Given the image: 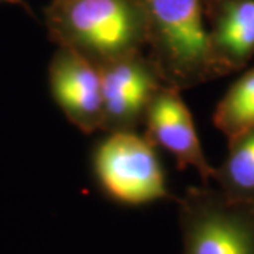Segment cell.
<instances>
[{"label":"cell","instance_id":"cell-7","mask_svg":"<svg viewBox=\"0 0 254 254\" xmlns=\"http://www.w3.org/2000/svg\"><path fill=\"white\" fill-rule=\"evenodd\" d=\"M48 85L65 118L85 134L103 128L99 69L79 54L58 47L48 66Z\"/></svg>","mask_w":254,"mask_h":254},{"label":"cell","instance_id":"cell-11","mask_svg":"<svg viewBox=\"0 0 254 254\" xmlns=\"http://www.w3.org/2000/svg\"><path fill=\"white\" fill-rule=\"evenodd\" d=\"M220 1V0H203V7H205V14H208L209 11L212 10V7Z\"/></svg>","mask_w":254,"mask_h":254},{"label":"cell","instance_id":"cell-6","mask_svg":"<svg viewBox=\"0 0 254 254\" xmlns=\"http://www.w3.org/2000/svg\"><path fill=\"white\" fill-rule=\"evenodd\" d=\"M143 125L145 138L154 147L170 151L180 170L193 167L205 184L215 178L216 168L205 157L192 113L178 88L165 83L155 92L147 108Z\"/></svg>","mask_w":254,"mask_h":254},{"label":"cell","instance_id":"cell-4","mask_svg":"<svg viewBox=\"0 0 254 254\" xmlns=\"http://www.w3.org/2000/svg\"><path fill=\"white\" fill-rule=\"evenodd\" d=\"M155 147L136 131H112L93 151V174L112 202L138 208L173 199Z\"/></svg>","mask_w":254,"mask_h":254},{"label":"cell","instance_id":"cell-8","mask_svg":"<svg viewBox=\"0 0 254 254\" xmlns=\"http://www.w3.org/2000/svg\"><path fill=\"white\" fill-rule=\"evenodd\" d=\"M206 18L210 50L223 76L246 68L254 58V0H220Z\"/></svg>","mask_w":254,"mask_h":254},{"label":"cell","instance_id":"cell-12","mask_svg":"<svg viewBox=\"0 0 254 254\" xmlns=\"http://www.w3.org/2000/svg\"><path fill=\"white\" fill-rule=\"evenodd\" d=\"M3 3H10V4H17V6H23V7H27L24 0H0Z\"/></svg>","mask_w":254,"mask_h":254},{"label":"cell","instance_id":"cell-3","mask_svg":"<svg viewBox=\"0 0 254 254\" xmlns=\"http://www.w3.org/2000/svg\"><path fill=\"white\" fill-rule=\"evenodd\" d=\"M180 205L182 254H254V202L190 187Z\"/></svg>","mask_w":254,"mask_h":254},{"label":"cell","instance_id":"cell-2","mask_svg":"<svg viewBox=\"0 0 254 254\" xmlns=\"http://www.w3.org/2000/svg\"><path fill=\"white\" fill-rule=\"evenodd\" d=\"M148 58L167 85L180 91L223 76L205 26L203 0H140Z\"/></svg>","mask_w":254,"mask_h":254},{"label":"cell","instance_id":"cell-5","mask_svg":"<svg viewBox=\"0 0 254 254\" xmlns=\"http://www.w3.org/2000/svg\"><path fill=\"white\" fill-rule=\"evenodd\" d=\"M105 131H134L144 122L150 102L165 82L143 53L99 68Z\"/></svg>","mask_w":254,"mask_h":254},{"label":"cell","instance_id":"cell-9","mask_svg":"<svg viewBox=\"0 0 254 254\" xmlns=\"http://www.w3.org/2000/svg\"><path fill=\"white\" fill-rule=\"evenodd\" d=\"M225 161L216 168L215 181L229 198L254 202V128L227 141Z\"/></svg>","mask_w":254,"mask_h":254},{"label":"cell","instance_id":"cell-1","mask_svg":"<svg viewBox=\"0 0 254 254\" xmlns=\"http://www.w3.org/2000/svg\"><path fill=\"white\" fill-rule=\"evenodd\" d=\"M44 23L57 47L79 54L98 69L147 46L140 0H51Z\"/></svg>","mask_w":254,"mask_h":254},{"label":"cell","instance_id":"cell-10","mask_svg":"<svg viewBox=\"0 0 254 254\" xmlns=\"http://www.w3.org/2000/svg\"><path fill=\"white\" fill-rule=\"evenodd\" d=\"M213 125L227 141L254 128V66L227 89L213 112Z\"/></svg>","mask_w":254,"mask_h":254}]
</instances>
